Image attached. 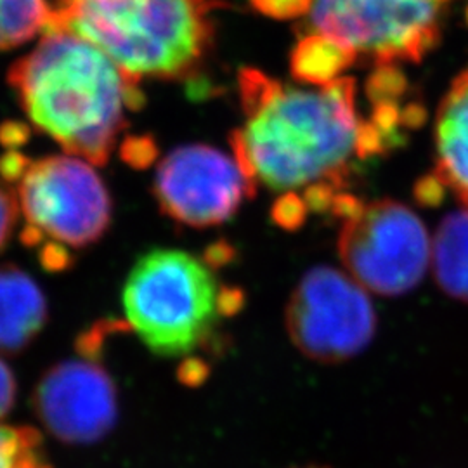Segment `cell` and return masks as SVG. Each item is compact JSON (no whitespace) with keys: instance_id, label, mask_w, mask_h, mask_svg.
<instances>
[{"instance_id":"cell-26","label":"cell","mask_w":468,"mask_h":468,"mask_svg":"<svg viewBox=\"0 0 468 468\" xmlns=\"http://www.w3.org/2000/svg\"><path fill=\"white\" fill-rule=\"evenodd\" d=\"M303 468H324V467H303Z\"/></svg>"},{"instance_id":"cell-24","label":"cell","mask_w":468,"mask_h":468,"mask_svg":"<svg viewBox=\"0 0 468 468\" xmlns=\"http://www.w3.org/2000/svg\"><path fill=\"white\" fill-rule=\"evenodd\" d=\"M16 399V380L9 367L0 361V419H4Z\"/></svg>"},{"instance_id":"cell-3","label":"cell","mask_w":468,"mask_h":468,"mask_svg":"<svg viewBox=\"0 0 468 468\" xmlns=\"http://www.w3.org/2000/svg\"><path fill=\"white\" fill-rule=\"evenodd\" d=\"M216 0H54L48 30L79 35L125 75L186 79L214 42Z\"/></svg>"},{"instance_id":"cell-23","label":"cell","mask_w":468,"mask_h":468,"mask_svg":"<svg viewBox=\"0 0 468 468\" xmlns=\"http://www.w3.org/2000/svg\"><path fill=\"white\" fill-rule=\"evenodd\" d=\"M446 189L448 187L441 183V179L435 174H432V176H427L420 181L417 187H415V197H417L420 205L435 207V205H439L441 201L444 200Z\"/></svg>"},{"instance_id":"cell-4","label":"cell","mask_w":468,"mask_h":468,"mask_svg":"<svg viewBox=\"0 0 468 468\" xmlns=\"http://www.w3.org/2000/svg\"><path fill=\"white\" fill-rule=\"evenodd\" d=\"M238 292H228L200 257L156 249L144 253L123 286L129 324L150 351L181 357L198 351L233 314Z\"/></svg>"},{"instance_id":"cell-10","label":"cell","mask_w":468,"mask_h":468,"mask_svg":"<svg viewBox=\"0 0 468 468\" xmlns=\"http://www.w3.org/2000/svg\"><path fill=\"white\" fill-rule=\"evenodd\" d=\"M32 402L44 427L67 444H92L117 423V387L92 361L52 367L37 384Z\"/></svg>"},{"instance_id":"cell-7","label":"cell","mask_w":468,"mask_h":468,"mask_svg":"<svg viewBox=\"0 0 468 468\" xmlns=\"http://www.w3.org/2000/svg\"><path fill=\"white\" fill-rule=\"evenodd\" d=\"M309 13L313 32L382 67L419 63L435 49L444 7L432 0H314Z\"/></svg>"},{"instance_id":"cell-22","label":"cell","mask_w":468,"mask_h":468,"mask_svg":"<svg viewBox=\"0 0 468 468\" xmlns=\"http://www.w3.org/2000/svg\"><path fill=\"white\" fill-rule=\"evenodd\" d=\"M32 129L17 120H7L0 125V144L5 150H17L28 143Z\"/></svg>"},{"instance_id":"cell-17","label":"cell","mask_w":468,"mask_h":468,"mask_svg":"<svg viewBox=\"0 0 468 468\" xmlns=\"http://www.w3.org/2000/svg\"><path fill=\"white\" fill-rule=\"evenodd\" d=\"M408 89V80L399 68L394 65H382L377 68L368 79L367 92L371 104L377 102H399Z\"/></svg>"},{"instance_id":"cell-19","label":"cell","mask_w":468,"mask_h":468,"mask_svg":"<svg viewBox=\"0 0 468 468\" xmlns=\"http://www.w3.org/2000/svg\"><path fill=\"white\" fill-rule=\"evenodd\" d=\"M122 158L133 167H146L156 156V148L150 137H129L122 144Z\"/></svg>"},{"instance_id":"cell-13","label":"cell","mask_w":468,"mask_h":468,"mask_svg":"<svg viewBox=\"0 0 468 468\" xmlns=\"http://www.w3.org/2000/svg\"><path fill=\"white\" fill-rule=\"evenodd\" d=\"M435 283L454 301L468 303V208L441 220L432 239Z\"/></svg>"},{"instance_id":"cell-11","label":"cell","mask_w":468,"mask_h":468,"mask_svg":"<svg viewBox=\"0 0 468 468\" xmlns=\"http://www.w3.org/2000/svg\"><path fill=\"white\" fill-rule=\"evenodd\" d=\"M434 174L468 208V67L437 110Z\"/></svg>"},{"instance_id":"cell-14","label":"cell","mask_w":468,"mask_h":468,"mask_svg":"<svg viewBox=\"0 0 468 468\" xmlns=\"http://www.w3.org/2000/svg\"><path fill=\"white\" fill-rule=\"evenodd\" d=\"M357 52L326 35H303L292 52L290 68L295 80L305 85L330 84L342 71L351 68Z\"/></svg>"},{"instance_id":"cell-18","label":"cell","mask_w":468,"mask_h":468,"mask_svg":"<svg viewBox=\"0 0 468 468\" xmlns=\"http://www.w3.org/2000/svg\"><path fill=\"white\" fill-rule=\"evenodd\" d=\"M251 5L269 17L292 19L311 11L314 0H250Z\"/></svg>"},{"instance_id":"cell-27","label":"cell","mask_w":468,"mask_h":468,"mask_svg":"<svg viewBox=\"0 0 468 468\" xmlns=\"http://www.w3.org/2000/svg\"><path fill=\"white\" fill-rule=\"evenodd\" d=\"M467 21H468V9H467Z\"/></svg>"},{"instance_id":"cell-8","label":"cell","mask_w":468,"mask_h":468,"mask_svg":"<svg viewBox=\"0 0 468 468\" xmlns=\"http://www.w3.org/2000/svg\"><path fill=\"white\" fill-rule=\"evenodd\" d=\"M17 193L28 226L69 247L96 243L112 224L106 186L89 162L73 154L32 162Z\"/></svg>"},{"instance_id":"cell-16","label":"cell","mask_w":468,"mask_h":468,"mask_svg":"<svg viewBox=\"0 0 468 468\" xmlns=\"http://www.w3.org/2000/svg\"><path fill=\"white\" fill-rule=\"evenodd\" d=\"M0 468H49L40 434L0 425Z\"/></svg>"},{"instance_id":"cell-2","label":"cell","mask_w":468,"mask_h":468,"mask_svg":"<svg viewBox=\"0 0 468 468\" xmlns=\"http://www.w3.org/2000/svg\"><path fill=\"white\" fill-rule=\"evenodd\" d=\"M7 82L38 133L68 154L102 167L127 127L125 110L144 106L139 82L100 48L65 30H48L9 68Z\"/></svg>"},{"instance_id":"cell-15","label":"cell","mask_w":468,"mask_h":468,"mask_svg":"<svg viewBox=\"0 0 468 468\" xmlns=\"http://www.w3.org/2000/svg\"><path fill=\"white\" fill-rule=\"evenodd\" d=\"M49 16L48 0H0V50L32 40L46 30Z\"/></svg>"},{"instance_id":"cell-12","label":"cell","mask_w":468,"mask_h":468,"mask_svg":"<svg viewBox=\"0 0 468 468\" xmlns=\"http://www.w3.org/2000/svg\"><path fill=\"white\" fill-rule=\"evenodd\" d=\"M48 321V303L34 280L16 266L0 268V354L23 351Z\"/></svg>"},{"instance_id":"cell-1","label":"cell","mask_w":468,"mask_h":468,"mask_svg":"<svg viewBox=\"0 0 468 468\" xmlns=\"http://www.w3.org/2000/svg\"><path fill=\"white\" fill-rule=\"evenodd\" d=\"M239 96L245 123L231 134V148L255 187L286 195L303 189L311 207H334L352 160L363 158L367 122L356 112V82L336 79L302 89L245 68Z\"/></svg>"},{"instance_id":"cell-21","label":"cell","mask_w":468,"mask_h":468,"mask_svg":"<svg viewBox=\"0 0 468 468\" xmlns=\"http://www.w3.org/2000/svg\"><path fill=\"white\" fill-rule=\"evenodd\" d=\"M30 165L32 160L28 156H25L17 150H7L0 156V177L5 183L21 181Z\"/></svg>"},{"instance_id":"cell-20","label":"cell","mask_w":468,"mask_h":468,"mask_svg":"<svg viewBox=\"0 0 468 468\" xmlns=\"http://www.w3.org/2000/svg\"><path fill=\"white\" fill-rule=\"evenodd\" d=\"M17 203L11 189L0 183V250L16 224Z\"/></svg>"},{"instance_id":"cell-25","label":"cell","mask_w":468,"mask_h":468,"mask_svg":"<svg viewBox=\"0 0 468 468\" xmlns=\"http://www.w3.org/2000/svg\"><path fill=\"white\" fill-rule=\"evenodd\" d=\"M42 262L48 269H63L68 264L67 251L63 250L61 247H48L46 250L42 251Z\"/></svg>"},{"instance_id":"cell-6","label":"cell","mask_w":468,"mask_h":468,"mask_svg":"<svg viewBox=\"0 0 468 468\" xmlns=\"http://www.w3.org/2000/svg\"><path fill=\"white\" fill-rule=\"evenodd\" d=\"M367 292L346 271L309 269L286 303L292 344L323 365L344 363L365 351L377 334V313Z\"/></svg>"},{"instance_id":"cell-9","label":"cell","mask_w":468,"mask_h":468,"mask_svg":"<svg viewBox=\"0 0 468 468\" xmlns=\"http://www.w3.org/2000/svg\"><path fill=\"white\" fill-rule=\"evenodd\" d=\"M153 191L167 218L191 228H212L233 218L257 187L234 158L205 144H191L162 160Z\"/></svg>"},{"instance_id":"cell-5","label":"cell","mask_w":468,"mask_h":468,"mask_svg":"<svg viewBox=\"0 0 468 468\" xmlns=\"http://www.w3.org/2000/svg\"><path fill=\"white\" fill-rule=\"evenodd\" d=\"M338 257L368 292L399 297L419 286L432 261V239L421 218L394 200L363 203L342 197Z\"/></svg>"}]
</instances>
